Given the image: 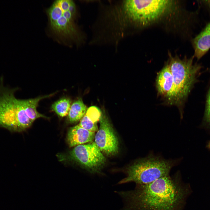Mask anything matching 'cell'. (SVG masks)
Wrapping results in <instances>:
<instances>
[{
	"mask_svg": "<svg viewBox=\"0 0 210 210\" xmlns=\"http://www.w3.org/2000/svg\"><path fill=\"white\" fill-rule=\"evenodd\" d=\"M193 56L199 60L210 49V21L202 30L191 40Z\"/></svg>",
	"mask_w": 210,
	"mask_h": 210,
	"instance_id": "cell-10",
	"label": "cell"
},
{
	"mask_svg": "<svg viewBox=\"0 0 210 210\" xmlns=\"http://www.w3.org/2000/svg\"><path fill=\"white\" fill-rule=\"evenodd\" d=\"M78 125L83 128L90 131L95 132L98 129L97 124L91 121L85 114L80 120Z\"/></svg>",
	"mask_w": 210,
	"mask_h": 210,
	"instance_id": "cell-16",
	"label": "cell"
},
{
	"mask_svg": "<svg viewBox=\"0 0 210 210\" xmlns=\"http://www.w3.org/2000/svg\"><path fill=\"white\" fill-rule=\"evenodd\" d=\"M168 62L173 78V87L167 103L174 105L179 109L181 115L182 107L195 83L201 69V65L194 63L193 56L180 58L169 52Z\"/></svg>",
	"mask_w": 210,
	"mask_h": 210,
	"instance_id": "cell-3",
	"label": "cell"
},
{
	"mask_svg": "<svg viewBox=\"0 0 210 210\" xmlns=\"http://www.w3.org/2000/svg\"><path fill=\"white\" fill-rule=\"evenodd\" d=\"M205 117L206 121L210 123V86L207 96L205 111Z\"/></svg>",
	"mask_w": 210,
	"mask_h": 210,
	"instance_id": "cell-17",
	"label": "cell"
},
{
	"mask_svg": "<svg viewBox=\"0 0 210 210\" xmlns=\"http://www.w3.org/2000/svg\"><path fill=\"white\" fill-rule=\"evenodd\" d=\"M33 122L27 116L22 99L16 98L13 91L6 90L0 94V126L13 131L23 130Z\"/></svg>",
	"mask_w": 210,
	"mask_h": 210,
	"instance_id": "cell-6",
	"label": "cell"
},
{
	"mask_svg": "<svg viewBox=\"0 0 210 210\" xmlns=\"http://www.w3.org/2000/svg\"><path fill=\"white\" fill-rule=\"evenodd\" d=\"M95 134V132L88 130L77 125L69 129L67 140L70 147L76 146L92 142Z\"/></svg>",
	"mask_w": 210,
	"mask_h": 210,
	"instance_id": "cell-11",
	"label": "cell"
},
{
	"mask_svg": "<svg viewBox=\"0 0 210 210\" xmlns=\"http://www.w3.org/2000/svg\"><path fill=\"white\" fill-rule=\"evenodd\" d=\"M68 158L92 174L100 173L106 161L105 157L94 142L75 146L69 152Z\"/></svg>",
	"mask_w": 210,
	"mask_h": 210,
	"instance_id": "cell-7",
	"label": "cell"
},
{
	"mask_svg": "<svg viewBox=\"0 0 210 210\" xmlns=\"http://www.w3.org/2000/svg\"><path fill=\"white\" fill-rule=\"evenodd\" d=\"M155 82L158 94L164 98L168 103L173 87V76L168 61L158 73Z\"/></svg>",
	"mask_w": 210,
	"mask_h": 210,
	"instance_id": "cell-9",
	"label": "cell"
},
{
	"mask_svg": "<svg viewBox=\"0 0 210 210\" xmlns=\"http://www.w3.org/2000/svg\"><path fill=\"white\" fill-rule=\"evenodd\" d=\"M87 108L81 99L74 101L71 105L67 118L70 123L78 121L85 114Z\"/></svg>",
	"mask_w": 210,
	"mask_h": 210,
	"instance_id": "cell-13",
	"label": "cell"
},
{
	"mask_svg": "<svg viewBox=\"0 0 210 210\" xmlns=\"http://www.w3.org/2000/svg\"><path fill=\"white\" fill-rule=\"evenodd\" d=\"M55 93L56 92L44 96H39L34 98L22 100L26 114L32 122L39 118H47L46 116L39 113L37 111V108L40 100L45 98L50 97Z\"/></svg>",
	"mask_w": 210,
	"mask_h": 210,
	"instance_id": "cell-12",
	"label": "cell"
},
{
	"mask_svg": "<svg viewBox=\"0 0 210 210\" xmlns=\"http://www.w3.org/2000/svg\"><path fill=\"white\" fill-rule=\"evenodd\" d=\"M47 12L50 27L54 32L77 43L81 42V35L75 23L76 9L73 1L56 0Z\"/></svg>",
	"mask_w": 210,
	"mask_h": 210,
	"instance_id": "cell-5",
	"label": "cell"
},
{
	"mask_svg": "<svg viewBox=\"0 0 210 210\" xmlns=\"http://www.w3.org/2000/svg\"><path fill=\"white\" fill-rule=\"evenodd\" d=\"M71 105L70 99L67 97H63L55 102L51 108L58 116L63 117L68 115Z\"/></svg>",
	"mask_w": 210,
	"mask_h": 210,
	"instance_id": "cell-14",
	"label": "cell"
},
{
	"mask_svg": "<svg viewBox=\"0 0 210 210\" xmlns=\"http://www.w3.org/2000/svg\"><path fill=\"white\" fill-rule=\"evenodd\" d=\"M120 4L121 18L127 28L147 27L173 13L178 6L174 0H130Z\"/></svg>",
	"mask_w": 210,
	"mask_h": 210,
	"instance_id": "cell-2",
	"label": "cell"
},
{
	"mask_svg": "<svg viewBox=\"0 0 210 210\" xmlns=\"http://www.w3.org/2000/svg\"><path fill=\"white\" fill-rule=\"evenodd\" d=\"M198 7L200 9L203 8L208 12L210 17V0L197 1Z\"/></svg>",
	"mask_w": 210,
	"mask_h": 210,
	"instance_id": "cell-18",
	"label": "cell"
},
{
	"mask_svg": "<svg viewBox=\"0 0 210 210\" xmlns=\"http://www.w3.org/2000/svg\"><path fill=\"white\" fill-rule=\"evenodd\" d=\"M190 189L179 172L126 191H116L123 202L119 210H182Z\"/></svg>",
	"mask_w": 210,
	"mask_h": 210,
	"instance_id": "cell-1",
	"label": "cell"
},
{
	"mask_svg": "<svg viewBox=\"0 0 210 210\" xmlns=\"http://www.w3.org/2000/svg\"><path fill=\"white\" fill-rule=\"evenodd\" d=\"M180 158L166 159L152 153L139 159L125 169L126 177L118 182L120 184L133 182L145 184L169 175L173 167L180 163Z\"/></svg>",
	"mask_w": 210,
	"mask_h": 210,
	"instance_id": "cell-4",
	"label": "cell"
},
{
	"mask_svg": "<svg viewBox=\"0 0 210 210\" xmlns=\"http://www.w3.org/2000/svg\"><path fill=\"white\" fill-rule=\"evenodd\" d=\"M208 147L210 149V143H209L208 145Z\"/></svg>",
	"mask_w": 210,
	"mask_h": 210,
	"instance_id": "cell-19",
	"label": "cell"
},
{
	"mask_svg": "<svg viewBox=\"0 0 210 210\" xmlns=\"http://www.w3.org/2000/svg\"><path fill=\"white\" fill-rule=\"evenodd\" d=\"M99 122L94 142L103 153L108 156L115 155L118 152V139L104 112H102Z\"/></svg>",
	"mask_w": 210,
	"mask_h": 210,
	"instance_id": "cell-8",
	"label": "cell"
},
{
	"mask_svg": "<svg viewBox=\"0 0 210 210\" xmlns=\"http://www.w3.org/2000/svg\"><path fill=\"white\" fill-rule=\"evenodd\" d=\"M85 114L91 121L97 124V122L99 121L102 112L98 107L93 106L87 109Z\"/></svg>",
	"mask_w": 210,
	"mask_h": 210,
	"instance_id": "cell-15",
	"label": "cell"
}]
</instances>
